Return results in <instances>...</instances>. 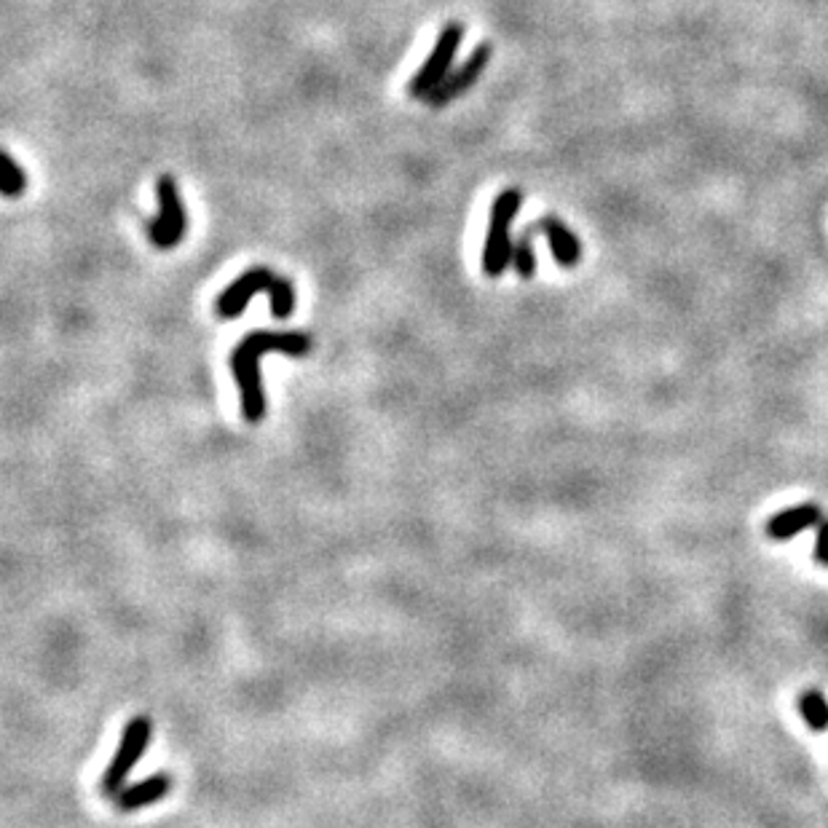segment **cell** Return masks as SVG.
I'll return each instance as SVG.
<instances>
[{
  "label": "cell",
  "mask_w": 828,
  "mask_h": 828,
  "mask_svg": "<svg viewBox=\"0 0 828 828\" xmlns=\"http://www.w3.org/2000/svg\"><path fill=\"white\" fill-rule=\"evenodd\" d=\"M266 352H282L290 357H301L311 352V338L306 333H271L255 330L244 335V341L231 352V370L242 392V413L250 424H258L266 416V394L260 378V360Z\"/></svg>",
  "instance_id": "cell-1"
},
{
  "label": "cell",
  "mask_w": 828,
  "mask_h": 828,
  "mask_svg": "<svg viewBox=\"0 0 828 828\" xmlns=\"http://www.w3.org/2000/svg\"><path fill=\"white\" fill-rule=\"evenodd\" d=\"M258 293H268L271 298V314L274 319H290L295 311V287L290 279L274 274L271 268L255 266L250 271H244L239 279H234L231 285L220 293L215 301V311L220 319H236L247 309V303Z\"/></svg>",
  "instance_id": "cell-2"
},
{
  "label": "cell",
  "mask_w": 828,
  "mask_h": 828,
  "mask_svg": "<svg viewBox=\"0 0 828 828\" xmlns=\"http://www.w3.org/2000/svg\"><path fill=\"white\" fill-rule=\"evenodd\" d=\"M534 236H544V239H547L552 258H555L558 266H579V260H582V242H579L577 236H574V231H571L561 218L547 215V218H539L534 220V223H528V226L523 228L518 242H515L512 266H515V271L520 274V279H526L528 282V279H534L536 274V255L534 247H531V239H534Z\"/></svg>",
  "instance_id": "cell-3"
},
{
  "label": "cell",
  "mask_w": 828,
  "mask_h": 828,
  "mask_svg": "<svg viewBox=\"0 0 828 828\" xmlns=\"http://www.w3.org/2000/svg\"><path fill=\"white\" fill-rule=\"evenodd\" d=\"M523 207V193L520 188H504L491 204L488 215L486 244H483V274L488 279H499L512 263L515 247H512L510 228Z\"/></svg>",
  "instance_id": "cell-4"
},
{
  "label": "cell",
  "mask_w": 828,
  "mask_h": 828,
  "mask_svg": "<svg viewBox=\"0 0 828 828\" xmlns=\"http://www.w3.org/2000/svg\"><path fill=\"white\" fill-rule=\"evenodd\" d=\"M461 38H464V27L459 22H451V25L443 27V33L437 38L435 49L429 51V57L424 59V65L419 67V73L410 78L408 94L416 97V100H427L429 94L435 92L437 86L443 84L448 73H451L453 59H456V51L461 46Z\"/></svg>",
  "instance_id": "cell-5"
},
{
  "label": "cell",
  "mask_w": 828,
  "mask_h": 828,
  "mask_svg": "<svg viewBox=\"0 0 828 828\" xmlns=\"http://www.w3.org/2000/svg\"><path fill=\"white\" fill-rule=\"evenodd\" d=\"M153 735V721L148 716H137L124 727L121 743H118L116 756L110 759L108 770L102 775V788L105 794H118L121 788H126V780L137 767V762L143 759L145 748L151 743Z\"/></svg>",
  "instance_id": "cell-6"
},
{
  "label": "cell",
  "mask_w": 828,
  "mask_h": 828,
  "mask_svg": "<svg viewBox=\"0 0 828 828\" xmlns=\"http://www.w3.org/2000/svg\"><path fill=\"white\" fill-rule=\"evenodd\" d=\"M156 196H159V218L148 223V239H151L159 250H169L183 242L185 231H188V218H185L183 199L177 191V180L172 175H164L156 183Z\"/></svg>",
  "instance_id": "cell-7"
},
{
  "label": "cell",
  "mask_w": 828,
  "mask_h": 828,
  "mask_svg": "<svg viewBox=\"0 0 828 828\" xmlns=\"http://www.w3.org/2000/svg\"><path fill=\"white\" fill-rule=\"evenodd\" d=\"M491 57H494V51H491L488 43L475 46L472 54L464 59V65L456 67L453 73H448V78H445L443 84L429 94L427 105H432V108H445V105H451L453 100H459L461 94H467L469 89L477 84V78L483 76V70L488 67Z\"/></svg>",
  "instance_id": "cell-8"
},
{
  "label": "cell",
  "mask_w": 828,
  "mask_h": 828,
  "mask_svg": "<svg viewBox=\"0 0 828 828\" xmlns=\"http://www.w3.org/2000/svg\"><path fill=\"white\" fill-rule=\"evenodd\" d=\"M823 523V510L818 504H794V507H786V510L775 512L770 520H767V536L775 539V542H786V539H794L807 528H818Z\"/></svg>",
  "instance_id": "cell-9"
},
{
  "label": "cell",
  "mask_w": 828,
  "mask_h": 828,
  "mask_svg": "<svg viewBox=\"0 0 828 828\" xmlns=\"http://www.w3.org/2000/svg\"><path fill=\"white\" fill-rule=\"evenodd\" d=\"M169 788H172L169 775H151V778H145V780H140V783H134V786L121 788V791H118L116 794L118 810L134 812V810H140V807H148V804L161 802V799L169 794Z\"/></svg>",
  "instance_id": "cell-10"
},
{
  "label": "cell",
  "mask_w": 828,
  "mask_h": 828,
  "mask_svg": "<svg viewBox=\"0 0 828 828\" xmlns=\"http://www.w3.org/2000/svg\"><path fill=\"white\" fill-rule=\"evenodd\" d=\"M799 713H802L804 724L812 732H826L828 729V700L820 689H807L799 697Z\"/></svg>",
  "instance_id": "cell-11"
},
{
  "label": "cell",
  "mask_w": 828,
  "mask_h": 828,
  "mask_svg": "<svg viewBox=\"0 0 828 828\" xmlns=\"http://www.w3.org/2000/svg\"><path fill=\"white\" fill-rule=\"evenodd\" d=\"M3 172H0V191L6 199H17L27 191V175L25 169L19 167L11 153H3Z\"/></svg>",
  "instance_id": "cell-12"
},
{
  "label": "cell",
  "mask_w": 828,
  "mask_h": 828,
  "mask_svg": "<svg viewBox=\"0 0 828 828\" xmlns=\"http://www.w3.org/2000/svg\"><path fill=\"white\" fill-rule=\"evenodd\" d=\"M815 561L820 566H828V520H823L818 526V536H815Z\"/></svg>",
  "instance_id": "cell-13"
}]
</instances>
